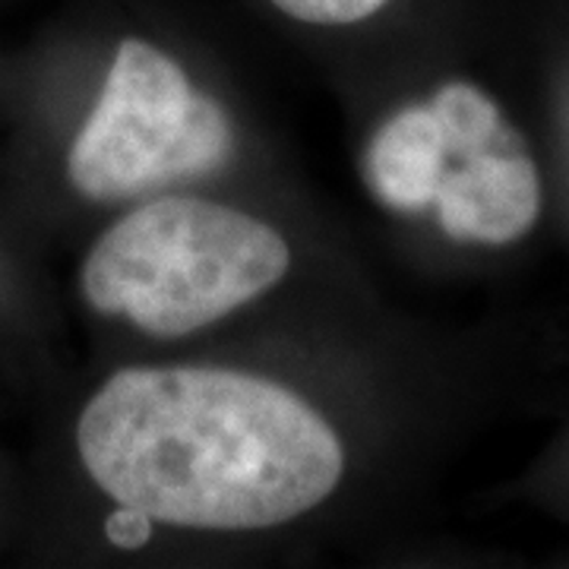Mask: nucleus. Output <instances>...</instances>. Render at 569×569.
<instances>
[{
    "label": "nucleus",
    "instance_id": "f257e3e1",
    "mask_svg": "<svg viewBox=\"0 0 569 569\" xmlns=\"http://www.w3.org/2000/svg\"><path fill=\"white\" fill-rule=\"evenodd\" d=\"M77 443L118 503L183 529H269L342 481L332 427L279 383L219 367H133L82 408Z\"/></svg>",
    "mask_w": 569,
    "mask_h": 569
},
{
    "label": "nucleus",
    "instance_id": "f03ea898",
    "mask_svg": "<svg viewBox=\"0 0 569 569\" xmlns=\"http://www.w3.org/2000/svg\"><path fill=\"white\" fill-rule=\"evenodd\" d=\"M291 263L279 231L206 200L140 206L92 247L82 291L149 336H187L269 291Z\"/></svg>",
    "mask_w": 569,
    "mask_h": 569
},
{
    "label": "nucleus",
    "instance_id": "7ed1b4c3",
    "mask_svg": "<svg viewBox=\"0 0 569 569\" xmlns=\"http://www.w3.org/2000/svg\"><path fill=\"white\" fill-rule=\"evenodd\" d=\"M228 152L231 123L222 108L159 48L127 39L67 171L89 200H127L216 171Z\"/></svg>",
    "mask_w": 569,
    "mask_h": 569
},
{
    "label": "nucleus",
    "instance_id": "20e7f679",
    "mask_svg": "<svg viewBox=\"0 0 569 569\" xmlns=\"http://www.w3.org/2000/svg\"><path fill=\"white\" fill-rule=\"evenodd\" d=\"M437 216L449 238L509 244L541 212V181L516 133L452 159L437 190Z\"/></svg>",
    "mask_w": 569,
    "mask_h": 569
},
{
    "label": "nucleus",
    "instance_id": "39448f33",
    "mask_svg": "<svg viewBox=\"0 0 569 569\" xmlns=\"http://www.w3.org/2000/svg\"><path fill=\"white\" fill-rule=\"evenodd\" d=\"M449 168V149L430 104L402 108L380 127L367 152V178L377 197L399 212H418L437 200Z\"/></svg>",
    "mask_w": 569,
    "mask_h": 569
},
{
    "label": "nucleus",
    "instance_id": "423d86ee",
    "mask_svg": "<svg viewBox=\"0 0 569 569\" xmlns=\"http://www.w3.org/2000/svg\"><path fill=\"white\" fill-rule=\"evenodd\" d=\"M433 114L440 121L443 140L449 149V162L468 156L475 149H485L493 142L507 140L512 127L503 121L500 108L488 96L468 82H449L433 96Z\"/></svg>",
    "mask_w": 569,
    "mask_h": 569
},
{
    "label": "nucleus",
    "instance_id": "0eeeda50",
    "mask_svg": "<svg viewBox=\"0 0 569 569\" xmlns=\"http://www.w3.org/2000/svg\"><path fill=\"white\" fill-rule=\"evenodd\" d=\"M282 13L317 26H348L373 17L387 0H272Z\"/></svg>",
    "mask_w": 569,
    "mask_h": 569
},
{
    "label": "nucleus",
    "instance_id": "6e6552de",
    "mask_svg": "<svg viewBox=\"0 0 569 569\" xmlns=\"http://www.w3.org/2000/svg\"><path fill=\"white\" fill-rule=\"evenodd\" d=\"M152 516L142 512L140 507H127L121 503V509H114L104 522V531H108V541L118 545L123 550H137L142 548L149 538H152Z\"/></svg>",
    "mask_w": 569,
    "mask_h": 569
}]
</instances>
